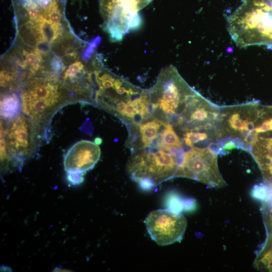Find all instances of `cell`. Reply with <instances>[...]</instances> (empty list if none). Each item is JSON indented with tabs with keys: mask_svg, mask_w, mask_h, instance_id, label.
<instances>
[{
	"mask_svg": "<svg viewBox=\"0 0 272 272\" xmlns=\"http://www.w3.org/2000/svg\"><path fill=\"white\" fill-rule=\"evenodd\" d=\"M153 119L175 126L198 94L172 65L162 69L154 86L149 89Z\"/></svg>",
	"mask_w": 272,
	"mask_h": 272,
	"instance_id": "1",
	"label": "cell"
},
{
	"mask_svg": "<svg viewBox=\"0 0 272 272\" xmlns=\"http://www.w3.org/2000/svg\"><path fill=\"white\" fill-rule=\"evenodd\" d=\"M98 144L82 140L76 143L67 152L63 159L66 173L78 172L85 174L94 167L100 156Z\"/></svg>",
	"mask_w": 272,
	"mask_h": 272,
	"instance_id": "8",
	"label": "cell"
},
{
	"mask_svg": "<svg viewBox=\"0 0 272 272\" xmlns=\"http://www.w3.org/2000/svg\"><path fill=\"white\" fill-rule=\"evenodd\" d=\"M144 222L151 238L161 246L181 241L187 227L182 214L168 209L152 211Z\"/></svg>",
	"mask_w": 272,
	"mask_h": 272,
	"instance_id": "7",
	"label": "cell"
},
{
	"mask_svg": "<svg viewBox=\"0 0 272 272\" xmlns=\"http://www.w3.org/2000/svg\"><path fill=\"white\" fill-rule=\"evenodd\" d=\"M95 142L97 144H100L102 142V139L99 138H97L95 139Z\"/></svg>",
	"mask_w": 272,
	"mask_h": 272,
	"instance_id": "16",
	"label": "cell"
},
{
	"mask_svg": "<svg viewBox=\"0 0 272 272\" xmlns=\"http://www.w3.org/2000/svg\"><path fill=\"white\" fill-rule=\"evenodd\" d=\"M21 110L44 136L55 112L72 103L59 80L47 77H32L20 85Z\"/></svg>",
	"mask_w": 272,
	"mask_h": 272,
	"instance_id": "2",
	"label": "cell"
},
{
	"mask_svg": "<svg viewBox=\"0 0 272 272\" xmlns=\"http://www.w3.org/2000/svg\"><path fill=\"white\" fill-rule=\"evenodd\" d=\"M269 186L263 183L255 185L252 190L253 196L258 199L264 200L268 196Z\"/></svg>",
	"mask_w": 272,
	"mask_h": 272,
	"instance_id": "14",
	"label": "cell"
},
{
	"mask_svg": "<svg viewBox=\"0 0 272 272\" xmlns=\"http://www.w3.org/2000/svg\"><path fill=\"white\" fill-rule=\"evenodd\" d=\"M159 147L166 149L182 148L180 138L174 130L172 125L166 123L160 133Z\"/></svg>",
	"mask_w": 272,
	"mask_h": 272,
	"instance_id": "12",
	"label": "cell"
},
{
	"mask_svg": "<svg viewBox=\"0 0 272 272\" xmlns=\"http://www.w3.org/2000/svg\"><path fill=\"white\" fill-rule=\"evenodd\" d=\"M153 0H99L103 28L112 41H119L130 31L138 29L139 11Z\"/></svg>",
	"mask_w": 272,
	"mask_h": 272,
	"instance_id": "5",
	"label": "cell"
},
{
	"mask_svg": "<svg viewBox=\"0 0 272 272\" xmlns=\"http://www.w3.org/2000/svg\"><path fill=\"white\" fill-rule=\"evenodd\" d=\"M266 234L265 241L257 253L253 266L260 271H272V231Z\"/></svg>",
	"mask_w": 272,
	"mask_h": 272,
	"instance_id": "11",
	"label": "cell"
},
{
	"mask_svg": "<svg viewBox=\"0 0 272 272\" xmlns=\"http://www.w3.org/2000/svg\"><path fill=\"white\" fill-rule=\"evenodd\" d=\"M183 148L146 147L131 151L127 164L131 179L145 189L175 177L184 153Z\"/></svg>",
	"mask_w": 272,
	"mask_h": 272,
	"instance_id": "3",
	"label": "cell"
},
{
	"mask_svg": "<svg viewBox=\"0 0 272 272\" xmlns=\"http://www.w3.org/2000/svg\"><path fill=\"white\" fill-rule=\"evenodd\" d=\"M257 163L264 181L272 183V135H258L250 152Z\"/></svg>",
	"mask_w": 272,
	"mask_h": 272,
	"instance_id": "9",
	"label": "cell"
},
{
	"mask_svg": "<svg viewBox=\"0 0 272 272\" xmlns=\"http://www.w3.org/2000/svg\"><path fill=\"white\" fill-rule=\"evenodd\" d=\"M5 134L8 155L6 167H21L33 156L43 139V135L31 119L24 113L19 114L7 121L6 126L1 122Z\"/></svg>",
	"mask_w": 272,
	"mask_h": 272,
	"instance_id": "4",
	"label": "cell"
},
{
	"mask_svg": "<svg viewBox=\"0 0 272 272\" xmlns=\"http://www.w3.org/2000/svg\"><path fill=\"white\" fill-rule=\"evenodd\" d=\"M66 173L67 180L72 184H79L84 180V173L78 172H69Z\"/></svg>",
	"mask_w": 272,
	"mask_h": 272,
	"instance_id": "15",
	"label": "cell"
},
{
	"mask_svg": "<svg viewBox=\"0 0 272 272\" xmlns=\"http://www.w3.org/2000/svg\"><path fill=\"white\" fill-rule=\"evenodd\" d=\"M217 156L209 148L191 147L184 152L175 177L190 178L210 187H223L226 183L218 168Z\"/></svg>",
	"mask_w": 272,
	"mask_h": 272,
	"instance_id": "6",
	"label": "cell"
},
{
	"mask_svg": "<svg viewBox=\"0 0 272 272\" xmlns=\"http://www.w3.org/2000/svg\"><path fill=\"white\" fill-rule=\"evenodd\" d=\"M183 140L184 144L190 147L199 142L205 141L208 138V135L205 132L186 131L183 134Z\"/></svg>",
	"mask_w": 272,
	"mask_h": 272,
	"instance_id": "13",
	"label": "cell"
},
{
	"mask_svg": "<svg viewBox=\"0 0 272 272\" xmlns=\"http://www.w3.org/2000/svg\"><path fill=\"white\" fill-rule=\"evenodd\" d=\"M16 91L3 92L1 98V116L3 121H10L16 117L21 109L20 96Z\"/></svg>",
	"mask_w": 272,
	"mask_h": 272,
	"instance_id": "10",
	"label": "cell"
}]
</instances>
